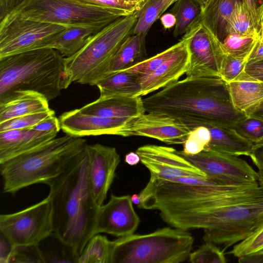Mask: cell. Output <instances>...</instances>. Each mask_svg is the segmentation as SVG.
Wrapping results in <instances>:
<instances>
[{"instance_id":"6da1fadb","label":"cell","mask_w":263,"mask_h":263,"mask_svg":"<svg viewBox=\"0 0 263 263\" xmlns=\"http://www.w3.org/2000/svg\"><path fill=\"white\" fill-rule=\"evenodd\" d=\"M147 112L177 119L191 129L212 125L234 128L248 116L233 106L220 78H187L143 99Z\"/></svg>"},{"instance_id":"7a4b0ae2","label":"cell","mask_w":263,"mask_h":263,"mask_svg":"<svg viewBox=\"0 0 263 263\" xmlns=\"http://www.w3.org/2000/svg\"><path fill=\"white\" fill-rule=\"evenodd\" d=\"M86 147L82 153L48 186L52 210L53 232L82 253L96 234L99 207L91 193L88 180Z\"/></svg>"},{"instance_id":"3957f363","label":"cell","mask_w":263,"mask_h":263,"mask_svg":"<svg viewBox=\"0 0 263 263\" xmlns=\"http://www.w3.org/2000/svg\"><path fill=\"white\" fill-rule=\"evenodd\" d=\"M258 181L263 183V178L259 177ZM160 215L164 221L176 228L203 229L204 241L220 246L224 252L263 223V193L214 208L165 209L160 212Z\"/></svg>"},{"instance_id":"277c9868","label":"cell","mask_w":263,"mask_h":263,"mask_svg":"<svg viewBox=\"0 0 263 263\" xmlns=\"http://www.w3.org/2000/svg\"><path fill=\"white\" fill-rule=\"evenodd\" d=\"M86 140L68 134L0 163L3 192L14 194L36 183L48 185L82 153Z\"/></svg>"},{"instance_id":"5b68a950","label":"cell","mask_w":263,"mask_h":263,"mask_svg":"<svg viewBox=\"0 0 263 263\" xmlns=\"http://www.w3.org/2000/svg\"><path fill=\"white\" fill-rule=\"evenodd\" d=\"M65 58L44 48L0 58V100L18 90L43 95L48 101L66 89Z\"/></svg>"},{"instance_id":"8992f818","label":"cell","mask_w":263,"mask_h":263,"mask_svg":"<svg viewBox=\"0 0 263 263\" xmlns=\"http://www.w3.org/2000/svg\"><path fill=\"white\" fill-rule=\"evenodd\" d=\"M138 11L112 22L78 52L65 58L66 88L73 82L95 85L104 76L120 45L133 34Z\"/></svg>"},{"instance_id":"52a82bcc","label":"cell","mask_w":263,"mask_h":263,"mask_svg":"<svg viewBox=\"0 0 263 263\" xmlns=\"http://www.w3.org/2000/svg\"><path fill=\"white\" fill-rule=\"evenodd\" d=\"M194 238L187 230L164 228L112 241L110 263H180L189 259Z\"/></svg>"},{"instance_id":"ba28073f","label":"cell","mask_w":263,"mask_h":263,"mask_svg":"<svg viewBox=\"0 0 263 263\" xmlns=\"http://www.w3.org/2000/svg\"><path fill=\"white\" fill-rule=\"evenodd\" d=\"M8 14L65 26L113 22L132 15L123 10L80 0H24Z\"/></svg>"},{"instance_id":"9c48e42d","label":"cell","mask_w":263,"mask_h":263,"mask_svg":"<svg viewBox=\"0 0 263 263\" xmlns=\"http://www.w3.org/2000/svg\"><path fill=\"white\" fill-rule=\"evenodd\" d=\"M66 26L8 14L0 21V58L50 48Z\"/></svg>"},{"instance_id":"30bf717a","label":"cell","mask_w":263,"mask_h":263,"mask_svg":"<svg viewBox=\"0 0 263 263\" xmlns=\"http://www.w3.org/2000/svg\"><path fill=\"white\" fill-rule=\"evenodd\" d=\"M52 232L49 196L18 212L0 215V233L14 246L37 245Z\"/></svg>"},{"instance_id":"8fae6325","label":"cell","mask_w":263,"mask_h":263,"mask_svg":"<svg viewBox=\"0 0 263 263\" xmlns=\"http://www.w3.org/2000/svg\"><path fill=\"white\" fill-rule=\"evenodd\" d=\"M179 153L203 172L206 178L227 185H243L258 182L259 174L238 156L205 148L196 155Z\"/></svg>"},{"instance_id":"7c38bea8","label":"cell","mask_w":263,"mask_h":263,"mask_svg":"<svg viewBox=\"0 0 263 263\" xmlns=\"http://www.w3.org/2000/svg\"><path fill=\"white\" fill-rule=\"evenodd\" d=\"M190 62L187 78H220L227 54L221 42L201 24L187 32Z\"/></svg>"},{"instance_id":"4fadbf2b","label":"cell","mask_w":263,"mask_h":263,"mask_svg":"<svg viewBox=\"0 0 263 263\" xmlns=\"http://www.w3.org/2000/svg\"><path fill=\"white\" fill-rule=\"evenodd\" d=\"M149 171V180H169L183 177L206 178V175L171 147L147 144L136 152Z\"/></svg>"},{"instance_id":"5bb4252c","label":"cell","mask_w":263,"mask_h":263,"mask_svg":"<svg viewBox=\"0 0 263 263\" xmlns=\"http://www.w3.org/2000/svg\"><path fill=\"white\" fill-rule=\"evenodd\" d=\"M191 130L177 119L147 112L128 119L117 130L116 135L125 137L144 136L168 144H183Z\"/></svg>"},{"instance_id":"9a60e30c","label":"cell","mask_w":263,"mask_h":263,"mask_svg":"<svg viewBox=\"0 0 263 263\" xmlns=\"http://www.w3.org/2000/svg\"><path fill=\"white\" fill-rule=\"evenodd\" d=\"M88 180L92 196L100 208L104 204L116 176L120 157L114 147L100 143L86 146Z\"/></svg>"},{"instance_id":"2e32d148","label":"cell","mask_w":263,"mask_h":263,"mask_svg":"<svg viewBox=\"0 0 263 263\" xmlns=\"http://www.w3.org/2000/svg\"><path fill=\"white\" fill-rule=\"evenodd\" d=\"M133 203L129 195L111 194L108 202L99 208L96 234L104 233L121 237L134 234L140 220Z\"/></svg>"},{"instance_id":"e0dca14e","label":"cell","mask_w":263,"mask_h":263,"mask_svg":"<svg viewBox=\"0 0 263 263\" xmlns=\"http://www.w3.org/2000/svg\"><path fill=\"white\" fill-rule=\"evenodd\" d=\"M127 119L88 114L79 109L65 112L59 118L61 129L66 134L76 137L116 135L117 130Z\"/></svg>"},{"instance_id":"ac0fdd59","label":"cell","mask_w":263,"mask_h":263,"mask_svg":"<svg viewBox=\"0 0 263 263\" xmlns=\"http://www.w3.org/2000/svg\"><path fill=\"white\" fill-rule=\"evenodd\" d=\"M183 43L174 54L152 74L139 80L140 96H144L178 81L185 74L189 66V35L185 33Z\"/></svg>"},{"instance_id":"d6986e66","label":"cell","mask_w":263,"mask_h":263,"mask_svg":"<svg viewBox=\"0 0 263 263\" xmlns=\"http://www.w3.org/2000/svg\"><path fill=\"white\" fill-rule=\"evenodd\" d=\"M57 134L31 128L0 132V163L45 144Z\"/></svg>"},{"instance_id":"ffe728a7","label":"cell","mask_w":263,"mask_h":263,"mask_svg":"<svg viewBox=\"0 0 263 263\" xmlns=\"http://www.w3.org/2000/svg\"><path fill=\"white\" fill-rule=\"evenodd\" d=\"M79 109L84 113L113 118L129 119L145 112L141 96H100Z\"/></svg>"},{"instance_id":"44dd1931","label":"cell","mask_w":263,"mask_h":263,"mask_svg":"<svg viewBox=\"0 0 263 263\" xmlns=\"http://www.w3.org/2000/svg\"><path fill=\"white\" fill-rule=\"evenodd\" d=\"M48 100L31 90H18L0 100V123L27 115L49 110Z\"/></svg>"},{"instance_id":"7402d4cb","label":"cell","mask_w":263,"mask_h":263,"mask_svg":"<svg viewBox=\"0 0 263 263\" xmlns=\"http://www.w3.org/2000/svg\"><path fill=\"white\" fill-rule=\"evenodd\" d=\"M112 22L103 21L67 26L65 30L50 48L58 50L66 58L70 57L81 50L92 37Z\"/></svg>"},{"instance_id":"603a6c76","label":"cell","mask_w":263,"mask_h":263,"mask_svg":"<svg viewBox=\"0 0 263 263\" xmlns=\"http://www.w3.org/2000/svg\"><path fill=\"white\" fill-rule=\"evenodd\" d=\"M234 108L249 117L263 104V82L242 79L226 83Z\"/></svg>"},{"instance_id":"cb8c5ba5","label":"cell","mask_w":263,"mask_h":263,"mask_svg":"<svg viewBox=\"0 0 263 263\" xmlns=\"http://www.w3.org/2000/svg\"><path fill=\"white\" fill-rule=\"evenodd\" d=\"M239 1L208 0L196 24H202L221 42L228 34L229 19Z\"/></svg>"},{"instance_id":"d4e9b609","label":"cell","mask_w":263,"mask_h":263,"mask_svg":"<svg viewBox=\"0 0 263 263\" xmlns=\"http://www.w3.org/2000/svg\"><path fill=\"white\" fill-rule=\"evenodd\" d=\"M146 36L133 34L127 37L119 47L103 77L130 68L147 59Z\"/></svg>"},{"instance_id":"484cf974","label":"cell","mask_w":263,"mask_h":263,"mask_svg":"<svg viewBox=\"0 0 263 263\" xmlns=\"http://www.w3.org/2000/svg\"><path fill=\"white\" fill-rule=\"evenodd\" d=\"M211 140L206 148L237 156H249L254 144L239 135L234 128L206 125Z\"/></svg>"},{"instance_id":"4316f807","label":"cell","mask_w":263,"mask_h":263,"mask_svg":"<svg viewBox=\"0 0 263 263\" xmlns=\"http://www.w3.org/2000/svg\"><path fill=\"white\" fill-rule=\"evenodd\" d=\"M100 96H140L141 85L137 76L128 70L105 76L96 84Z\"/></svg>"},{"instance_id":"83f0119b","label":"cell","mask_w":263,"mask_h":263,"mask_svg":"<svg viewBox=\"0 0 263 263\" xmlns=\"http://www.w3.org/2000/svg\"><path fill=\"white\" fill-rule=\"evenodd\" d=\"M44 262H77L79 256L52 232L37 244Z\"/></svg>"},{"instance_id":"f1b7e54d","label":"cell","mask_w":263,"mask_h":263,"mask_svg":"<svg viewBox=\"0 0 263 263\" xmlns=\"http://www.w3.org/2000/svg\"><path fill=\"white\" fill-rule=\"evenodd\" d=\"M201 7L194 0H178L174 3L171 12L176 20L173 35L185 34L194 26L201 14Z\"/></svg>"},{"instance_id":"f546056e","label":"cell","mask_w":263,"mask_h":263,"mask_svg":"<svg viewBox=\"0 0 263 263\" xmlns=\"http://www.w3.org/2000/svg\"><path fill=\"white\" fill-rule=\"evenodd\" d=\"M112 241L100 234L94 235L79 255L78 263H110Z\"/></svg>"},{"instance_id":"4dcf8cb0","label":"cell","mask_w":263,"mask_h":263,"mask_svg":"<svg viewBox=\"0 0 263 263\" xmlns=\"http://www.w3.org/2000/svg\"><path fill=\"white\" fill-rule=\"evenodd\" d=\"M227 33L241 35H259L254 26L248 7L244 0L236 2L229 19Z\"/></svg>"},{"instance_id":"1f68e13d","label":"cell","mask_w":263,"mask_h":263,"mask_svg":"<svg viewBox=\"0 0 263 263\" xmlns=\"http://www.w3.org/2000/svg\"><path fill=\"white\" fill-rule=\"evenodd\" d=\"M166 0H146L138 11L133 34L147 35L153 23L166 10Z\"/></svg>"},{"instance_id":"d6a6232c","label":"cell","mask_w":263,"mask_h":263,"mask_svg":"<svg viewBox=\"0 0 263 263\" xmlns=\"http://www.w3.org/2000/svg\"><path fill=\"white\" fill-rule=\"evenodd\" d=\"M259 39V35L228 34L222 40L221 44L227 55L247 58Z\"/></svg>"},{"instance_id":"836d02e7","label":"cell","mask_w":263,"mask_h":263,"mask_svg":"<svg viewBox=\"0 0 263 263\" xmlns=\"http://www.w3.org/2000/svg\"><path fill=\"white\" fill-rule=\"evenodd\" d=\"M183 41L182 37L177 44L126 70L135 73L137 76L138 80L147 77L168 60L180 47Z\"/></svg>"},{"instance_id":"e575fe53","label":"cell","mask_w":263,"mask_h":263,"mask_svg":"<svg viewBox=\"0 0 263 263\" xmlns=\"http://www.w3.org/2000/svg\"><path fill=\"white\" fill-rule=\"evenodd\" d=\"M263 250V223L228 253L236 257Z\"/></svg>"},{"instance_id":"d590c367","label":"cell","mask_w":263,"mask_h":263,"mask_svg":"<svg viewBox=\"0 0 263 263\" xmlns=\"http://www.w3.org/2000/svg\"><path fill=\"white\" fill-rule=\"evenodd\" d=\"M210 140L209 128L205 126H198L191 130L181 151L187 155L197 154L208 146Z\"/></svg>"},{"instance_id":"8d00e7d4","label":"cell","mask_w":263,"mask_h":263,"mask_svg":"<svg viewBox=\"0 0 263 263\" xmlns=\"http://www.w3.org/2000/svg\"><path fill=\"white\" fill-rule=\"evenodd\" d=\"M192 263H225L224 252L212 242L205 241L196 251L191 252L189 257Z\"/></svg>"},{"instance_id":"74e56055","label":"cell","mask_w":263,"mask_h":263,"mask_svg":"<svg viewBox=\"0 0 263 263\" xmlns=\"http://www.w3.org/2000/svg\"><path fill=\"white\" fill-rule=\"evenodd\" d=\"M55 115L51 109L47 111L32 114L15 118L0 123V132L30 128L45 119Z\"/></svg>"},{"instance_id":"f35d334b","label":"cell","mask_w":263,"mask_h":263,"mask_svg":"<svg viewBox=\"0 0 263 263\" xmlns=\"http://www.w3.org/2000/svg\"><path fill=\"white\" fill-rule=\"evenodd\" d=\"M234 129L254 144L263 141V122L259 119L248 117L237 124Z\"/></svg>"},{"instance_id":"ab89813d","label":"cell","mask_w":263,"mask_h":263,"mask_svg":"<svg viewBox=\"0 0 263 263\" xmlns=\"http://www.w3.org/2000/svg\"><path fill=\"white\" fill-rule=\"evenodd\" d=\"M247 59L227 55L221 72L222 80L228 83L240 79L244 74Z\"/></svg>"},{"instance_id":"60d3db41","label":"cell","mask_w":263,"mask_h":263,"mask_svg":"<svg viewBox=\"0 0 263 263\" xmlns=\"http://www.w3.org/2000/svg\"><path fill=\"white\" fill-rule=\"evenodd\" d=\"M37 262L44 261L37 245L14 246L9 263Z\"/></svg>"},{"instance_id":"b9f144b4","label":"cell","mask_w":263,"mask_h":263,"mask_svg":"<svg viewBox=\"0 0 263 263\" xmlns=\"http://www.w3.org/2000/svg\"><path fill=\"white\" fill-rule=\"evenodd\" d=\"M82 2L109 7L134 14L139 10L142 6L137 0H80Z\"/></svg>"},{"instance_id":"7bdbcfd3","label":"cell","mask_w":263,"mask_h":263,"mask_svg":"<svg viewBox=\"0 0 263 263\" xmlns=\"http://www.w3.org/2000/svg\"><path fill=\"white\" fill-rule=\"evenodd\" d=\"M248 7L255 27L260 32V16L263 7V0H244Z\"/></svg>"},{"instance_id":"ee69618b","label":"cell","mask_w":263,"mask_h":263,"mask_svg":"<svg viewBox=\"0 0 263 263\" xmlns=\"http://www.w3.org/2000/svg\"><path fill=\"white\" fill-rule=\"evenodd\" d=\"M30 128L39 132L58 133L61 129L59 118H57L55 115L45 119Z\"/></svg>"},{"instance_id":"f6af8a7d","label":"cell","mask_w":263,"mask_h":263,"mask_svg":"<svg viewBox=\"0 0 263 263\" xmlns=\"http://www.w3.org/2000/svg\"><path fill=\"white\" fill-rule=\"evenodd\" d=\"M263 80V61L247 64L241 79Z\"/></svg>"},{"instance_id":"bcb514c9","label":"cell","mask_w":263,"mask_h":263,"mask_svg":"<svg viewBox=\"0 0 263 263\" xmlns=\"http://www.w3.org/2000/svg\"><path fill=\"white\" fill-rule=\"evenodd\" d=\"M0 234V263H9L14 246L5 236Z\"/></svg>"},{"instance_id":"7dc6e473","label":"cell","mask_w":263,"mask_h":263,"mask_svg":"<svg viewBox=\"0 0 263 263\" xmlns=\"http://www.w3.org/2000/svg\"><path fill=\"white\" fill-rule=\"evenodd\" d=\"M249 157L259 171H263V141L254 144Z\"/></svg>"},{"instance_id":"c3c4849f","label":"cell","mask_w":263,"mask_h":263,"mask_svg":"<svg viewBox=\"0 0 263 263\" xmlns=\"http://www.w3.org/2000/svg\"><path fill=\"white\" fill-rule=\"evenodd\" d=\"M263 61V41L258 40L247 59V64Z\"/></svg>"},{"instance_id":"681fc988","label":"cell","mask_w":263,"mask_h":263,"mask_svg":"<svg viewBox=\"0 0 263 263\" xmlns=\"http://www.w3.org/2000/svg\"><path fill=\"white\" fill-rule=\"evenodd\" d=\"M238 258L239 263H263V250Z\"/></svg>"},{"instance_id":"f907efd6","label":"cell","mask_w":263,"mask_h":263,"mask_svg":"<svg viewBox=\"0 0 263 263\" xmlns=\"http://www.w3.org/2000/svg\"><path fill=\"white\" fill-rule=\"evenodd\" d=\"M160 21L165 29L172 28L176 24V20L175 15L171 12L166 13L160 17Z\"/></svg>"},{"instance_id":"816d5d0a","label":"cell","mask_w":263,"mask_h":263,"mask_svg":"<svg viewBox=\"0 0 263 263\" xmlns=\"http://www.w3.org/2000/svg\"><path fill=\"white\" fill-rule=\"evenodd\" d=\"M125 161L130 165H136L140 161V158L136 152H131L125 155Z\"/></svg>"},{"instance_id":"f5cc1de1","label":"cell","mask_w":263,"mask_h":263,"mask_svg":"<svg viewBox=\"0 0 263 263\" xmlns=\"http://www.w3.org/2000/svg\"><path fill=\"white\" fill-rule=\"evenodd\" d=\"M249 117L256 118L263 122V104L253 112Z\"/></svg>"},{"instance_id":"db71d44e","label":"cell","mask_w":263,"mask_h":263,"mask_svg":"<svg viewBox=\"0 0 263 263\" xmlns=\"http://www.w3.org/2000/svg\"><path fill=\"white\" fill-rule=\"evenodd\" d=\"M131 199L133 203L138 205L141 201L139 195L134 194L131 196Z\"/></svg>"},{"instance_id":"11a10c76","label":"cell","mask_w":263,"mask_h":263,"mask_svg":"<svg viewBox=\"0 0 263 263\" xmlns=\"http://www.w3.org/2000/svg\"><path fill=\"white\" fill-rule=\"evenodd\" d=\"M201 8L202 10L208 0H194Z\"/></svg>"},{"instance_id":"9f6ffc18","label":"cell","mask_w":263,"mask_h":263,"mask_svg":"<svg viewBox=\"0 0 263 263\" xmlns=\"http://www.w3.org/2000/svg\"><path fill=\"white\" fill-rule=\"evenodd\" d=\"M178 0H166V9L172 5L174 4L175 2L177 1Z\"/></svg>"},{"instance_id":"6f0895ef","label":"cell","mask_w":263,"mask_h":263,"mask_svg":"<svg viewBox=\"0 0 263 263\" xmlns=\"http://www.w3.org/2000/svg\"><path fill=\"white\" fill-rule=\"evenodd\" d=\"M260 32L261 30L263 29V7L262 9V11H261V16H260ZM259 34H260V32H259Z\"/></svg>"},{"instance_id":"680465c9","label":"cell","mask_w":263,"mask_h":263,"mask_svg":"<svg viewBox=\"0 0 263 263\" xmlns=\"http://www.w3.org/2000/svg\"><path fill=\"white\" fill-rule=\"evenodd\" d=\"M259 40L263 41V29L260 32V39Z\"/></svg>"},{"instance_id":"91938a15","label":"cell","mask_w":263,"mask_h":263,"mask_svg":"<svg viewBox=\"0 0 263 263\" xmlns=\"http://www.w3.org/2000/svg\"><path fill=\"white\" fill-rule=\"evenodd\" d=\"M139 3L141 4V5L142 6V5L144 4V3L146 2V0H138Z\"/></svg>"},{"instance_id":"94428289","label":"cell","mask_w":263,"mask_h":263,"mask_svg":"<svg viewBox=\"0 0 263 263\" xmlns=\"http://www.w3.org/2000/svg\"><path fill=\"white\" fill-rule=\"evenodd\" d=\"M12 2H14V3H21V2H22L23 1H24V0H9Z\"/></svg>"},{"instance_id":"6125c7cd","label":"cell","mask_w":263,"mask_h":263,"mask_svg":"<svg viewBox=\"0 0 263 263\" xmlns=\"http://www.w3.org/2000/svg\"><path fill=\"white\" fill-rule=\"evenodd\" d=\"M259 177L263 178V171H259Z\"/></svg>"},{"instance_id":"be15d7a7","label":"cell","mask_w":263,"mask_h":263,"mask_svg":"<svg viewBox=\"0 0 263 263\" xmlns=\"http://www.w3.org/2000/svg\"><path fill=\"white\" fill-rule=\"evenodd\" d=\"M258 81H260V82H263V80H258Z\"/></svg>"},{"instance_id":"e7e4bbea","label":"cell","mask_w":263,"mask_h":263,"mask_svg":"<svg viewBox=\"0 0 263 263\" xmlns=\"http://www.w3.org/2000/svg\"><path fill=\"white\" fill-rule=\"evenodd\" d=\"M138 1V0H137Z\"/></svg>"}]
</instances>
